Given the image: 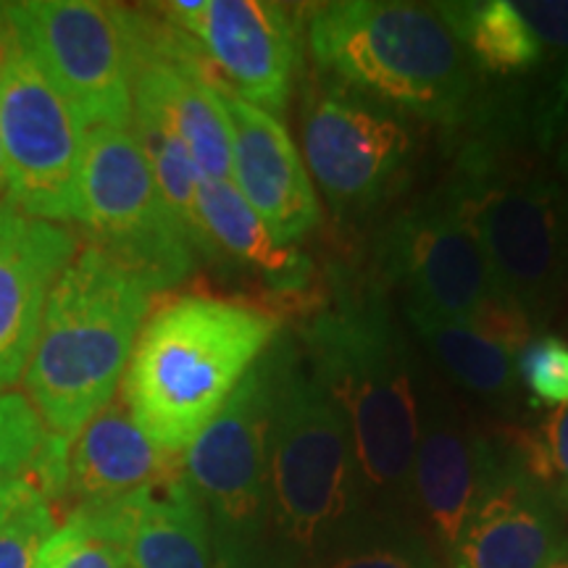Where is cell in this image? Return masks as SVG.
I'll return each mask as SVG.
<instances>
[{"mask_svg": "<svg viewBox=\"0 0 568 568\" xmlns=\"http://www.w3.org/2000/svg\"><path fill=\"white\" fill-rule=\"evenodd\" d=\"M180 468L182 456L163 453L142 435L116 393L109 406L67 439L63 485L53 514L67 518L74 510L116 506Z\"/></svg>", "mask_w": 568, "mask_h": 568, "instance_id": "18", "label": "cell"}, {"mask_svg": "<svg viewBox=\"0 0 568 568\" xmlns=\"http://www.w3.org/2000/svg\"><path fill=\"white\" fill-rule=\"evenodd\" d=\"M518 447H521L529 471L542 485L558 481L560 493L568 497V403L545 418L537 439H521Z\"/></svg>", "mask_w": 568, "mask_h": 568, "instance_id": "28", "label": "cell"}, {"mask_svg": "<svg viewBox=\"0 0 568 568\" xmlns=\"http://www.w3.org/2000/svg\"><path fill=\"white\" fill-rule=\"evenodd\" d=\"M34 568H126L116 537L88 518L69 516L40 550Z\"/></svg>", "mask_w": 568, "mask_h": 568, "instance_id": "25", "label": "cell"}, {"mask_svg": "<svg viewBox=\"0 0 568 568\" xmlns=\"http://www.w3.org/2000/svg\"><path fill=\"white\" fill-rule=\"evenodd\" d=\"M232 132V184L268 234L293 245L316 230L322 211L308 169L274 113L219 90Z\"/></svg>", "mask_w": 568, "mask_h": 568, "instance_id": "15", "label": "cell"}, {"mask_svg": "<svg viewBox=\"0 0 568 568\" xmlns=\"http://www.w3.org/2000/svg\"><path fill=\"white\" fill-rule=\"evenodd\" d=\"M9 193V172H6V153L3 142H0V197Z\"/></svg>", "mask_w": 568, "mask_h": 568, "instance_id": "30", "label": "cell"}, {"mask_svg": "<svg viewBox=\"0 0 568 568\" xmlns=\"http://www.w3.org/2000/svg\"><path fill=\"white\" fill-rule=\"evenodd\" d=\"M548 568H568V552H566V556H560L558 560H552Z\"/></svg>", "mask_w": 568, "mask_h": 568, "instance_id": "32", "label": "cell"}, {"mask_svg": "<svg viewBox=\"0 0 568 568\" xmlns=\"http://www.w3.org/2000/svg\"><path fill=\"white\" fill-rule=\"evenodd\" d=\"M558 169L568 176V138L564 145H560V153H558Z\"/></svg>", "mask_w": 568, "mask_h": 568, "instance_id": "31", "label": "cell"}, {"mask_svg": "<svg viewBox=\"0 0 568 568\" xmlns=\"http://www.w3.org/2000/svg\"><path fill=\"white\" fill-rule=\"evenodd\" d=\"M495 443L468 426L437 376L422 374L418 443L410 477V503L422 508L450 552L493 460Z\"/></svg>", "mask_w": 568, "mask_h": 568, "instance_id": "17", "label": "cell"}, {"mask_svg": "<svg viewBox=\"0 0 568 568\" xmlns=\"http://www.w3.org/2000/svg\"><path fill=\"white\" fill-rule=\"evenodd\" d=\"M53 435L21 393H0V514L30 493H40V474Z\"/></svg>", "mask_w": 568, "mask_h": 568, "instance_id": "24", "label": "cell"}, {"mask_svg": "<svg viewBox=\"0 0 568 568\" xmlns=\"http://www.w3.org/2000/svg\"><path fill=\"white\" fill-rule=\"evenodd\" d=\"M80 245L69 224H53L0 201V393L24 376L48 297Z\"/></svg>", "mask_w": 568, "mask_h": 568, "instance_id": "16", "label": "cell"}, {"mask_svg": "<svg viewBox=\"0 0 568 568\" xmlns=\"http://www.w3.org/2000/svg\"><path fill=\"white\" fill-rule=\"evenodd\" d=\"M568 552L548 487L529 471L518 443L497 447L468 510L453 568H548Z\"/></svg>", "mask_w": 568, "mask_h": 568, "instance_id": "14", "label": "cell"}, {"mask_svg": "<svg viewBox=\"0 0 568 568\" xmlns=\"http://www.w3.org/2000/svg\"><path fill=\"white\" fill-rule=\"evenodd\" d=\"M213 568H301V558L282 542H213Z\"/></svg>", "mask_w": 568, "mask_h": 568, "instance_id": "29", "label": "cell"}, {"mask_svg": "<svg viewBox=\"0 0 568 568\" xmlns=\"http://www.w3.org/2000/svg\"><path fill=\"white\" fill-rule=\"evenodd\" d=\"M153 293L84 245L55 282L27 364L24 397L48 435L71 439L116 397Z\"/></svg>", "mask_w": 568, "mask_h": 568, "instance_id": "4", "label": "cell"}, {"mask_svg": "<svg viewBox=\"0 0 568 568\" xmlns=\"http://www.w3.org/2000/svg\"><path fill=\"white\" fill-rule=\"evenodd\" d=\"M305 38L318 80L397 116L471 122L474 67L435 6L322 3L311 11Z\"/></svg>", "mask_w": 568, "mask_h": 568, "instance_id": "3", "label": "cell"}, {"mask_svg": "<svg viewBox=\"0 0 568 568\" xmlns=\"http://www.w3.org/2000/svg\"><path fill=\"white\" fill-rule=\"evenodd\" d=\"M74 224L92 247L132 272L151 293L187 280L201 253L155 184L151 161L130 126H92L77 176Z\"/></svg>", "mask_w": 568, "mask_h": 568, "instance_id": "7", "label": "cell"}, {"mask_svg": "<svg viewBox=\"0 0 568 568\" xmlns=\"http://www.w3.org/2000/svg\"><path fill=\"white\" fill-rule=\"evenodd\" d=\"M0 9L84 130L132 124V9L98 0H24Z\"/></svg>", "mask_w": 568, "mask_h": 568, "instance_id": "8", "label": "cell"}, {"mask_svg": "<svg viewBox=\"0 0 568 568\" xmlns=\"http://www.w3.org/2000/svg\"><path fill=\"white\" fill-rule=\"evenodd\" d=\"M311 568H439L429 539L408 518L361 510L311 558Z\"/></svg>", "mask_w": 568, "mask_h": 568, "instance_id": "23", "label": "cell"}, {"mask_svg": "<svg viewBox=\"0 0 568 568\" xmlns=\"http://www.w3.org/2000/svg\"><path fill=\"white\" fill-rule=\"evenodd\" d=\"M514 148L477 134L443 190L477 237L497 301L539 332L568 295V184Z\"/></svg>", "mask_w": 568, "mask_h": 568, "instance_id": "5", "label": "cell"}, {"mask_svg": "<svg viewBox=\"0 0 568 568\" xmlns=\"http://www.w3.org/2000/svg\"><path fill=\"white\" fill-rule=\"evenodd\" d=\"M280 332L272 311L216 295H176L148 314L119 395L142 435L182 456Z\"/></svg>", "mask_w": 568, "mask_h": 568, "instance_id": "2", "label": "cell"}, {"mask_svg": "<svg viewBox=\"0 0 568 568\" xmlns=\"http://www.w3.org/2000/svg\"><path fill=\"white\" fill-rule=\"evenodd\" d=\"M303 358L343 410L364 510L403 516L418 443L424 366L387 297L347 293L301 329Z\"/></svg>", "mask_w": 568, "mask_h": 568, "instance_id": "1", "label": "cell"}, {"mask_svg": "<svg viewBox=\"0 0 568 568\" xmlns=\"http://www.w3.org/2000/svg\"><path fill=\"white\" fill-rule=\"evenodd\" d=\"M364 510L353 439L303 353L284 337L280 393L268 439V518L284 548L314 558Z\"/></svg>", "mask_w": 568, "mask_h": 568, "instance_id": "6", "label": "cell"}, {"mask_svg": "<svg viewBox=\"0 0 568 568\" xmlns=\"http://www.w3.org/2000/svg\"><path fill=\"white\" fill-rule=\"evenodd\" d=\"M195 53L213 88L282 111L301 63V13L272 0H172L153 6Z\"/></svg>", "mask_w": 568, "mask_h": 568, "instance_id": "10", "label": "cell"}, {"mask_svg": "<svg viewBox=\"0 0 568 568\" xmlns=\"http://www.w3.org/2000/svg\"><path fill=\"white\" fill-rule=\"evenodd\" d=\"M59 529L53 508L30 493L0 514V568H34L40 550Z\"/></svg>", "mask_w": 568, "mask_h": 568, "instance_id": "26", "label": "cell"}, {"mask_svg": "<svg viewBox=\"0 0 568 568\" xmlns=\"http://www.w3.org/2000/svg\"><path fill=\"white\" fill-rule=\"evenodd\" d=\"M197 216L213 258H232L237 266H247L280 295L308 287V258L293 245L276 243L232 182L201 176Z\"/></svg>", "mask_w": 568, "mask_h": 568, "instance_id": "21", "label": "cell"}, {"mask_svg": "<svg viewBox=\"0 0 568 568\" xmlns=\"http://www.w3.org/2000/svg\"><path fill=\"white\" fill-rule=\"evenodd\" d=\"M435 11L464 48L468 63L485 74L524 77L542 63V42L508 0L437 3Z\"/></svg>", "mask_w": 568, "mask_h": 568, "instance_id": "22", "label": "cell"}, {"mask_svg": "<svg viewBox=\"0 0 568 568\" xmlns=\"http://www.w3.org/2000/svg\"><path fill=\"white\" fill-rule=\"evenodd\" d=\"M84 124L24 48L0 69V142L9 172L6 201L34 219L74 222Z\"/></svg>", "mask_w": 568, "mask_h": 568, "instance_id": "11", "label": "cell"}, {"mask_svg": "<svg viewBox=\"0 0 568 568\" xmlns=\"http://www.w3.org/2000/svg\"><path fill=\"white\" fill-rule=\"evenodd\" d=\"M518 382L537 406L568 403V343L556 335L531 337L518 353Z\"/></svg>", "mask_w": 568, "mask_h": 568, "instance_id": "27", "label": "cell"}, {"mask_svg": "<svg viewBox=\"0 0 568 568\" xmlns=\"http://www.w3.org/2000/svg\"><path fill=\"white\" fill-rule=\"evenodd\" d=\"M303 163L339 219L361 216L393 193L414 138L393 111L318 80L303 101Z\"/></svg>", "mask_w": 568, "mask_h": 568, "instance_id": "12", "label": "cell"}, {"mask_svg": "<svg viewBox=\"0 0 568 568\" xmlns=\"http://www.w3.org/2000/svg\"><path fill=\"white\" fill-rule=\"evenodd\" d=\"M382 268L406 295V314L471 322L495 297L471 226L443 187L397 216L382 237Z\"/></svg>", "mask_w": 568, "mask_h": 568, "instance_id": "13", "label": "cell"}, {"mask_svg": "<svg viewBox=\"0 0 568 568\" xmlns=\"http://www.w3.org/2000/svg\"><path fill=\"white\" fill-rule=\"evenodd\" d=\"M406 316L432 361L458 387L495 406L514 400L518 393V353L535 335L527 318L503 303H493L471 322Z\"/></svg>", "mask_w": 568, "mask_h": 568, "instance_id": "20", "label": "cell"}, {"mask_svg": "<svg viewBox=\"0 0 568 568\" xmlns=\"http://www.w3.org/2000/svg\"><path fill=\"white\" fill-rule=\"evenodd\" d=\"M69 516L111 531L122 542L126 568H213L211 521L182 468L116 506Z\"/></svg>", "mask_w": 568, "mask_h": 568, "instance_id": "19", "label": "cell"}, {"mask_svg": "<svg viewBox=\"0 0 568 568\" xmlns=\"http://www.w3.org/2000/svg\"><path fill=\"white\" fill-rule=\"evenodd\" d=\"M284 337L255 361L209 426L182 453V474L209 516L213 542L264 537L268 439L280 393Z\"/></svg>", "mask_w": 568, "mask_h": 568, "instance_id": "9", "label": "cell"}]
</instances>
